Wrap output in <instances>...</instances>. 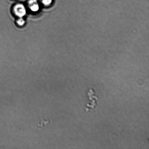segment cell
<instances>
[{"label": "cell", "instance_id": "1", "mask_svg": "<svg viewBox=\"0 0 149 149\" xmlns=\"http://www.w3.org/2000/svg\"><path fill=\"white\" fill-rule=\"evenodd\" d=\"M15 14L19 17H23L26 14V8L23 4L19 3L16 4L13 8Z\"/></svg>", "mask_w": 149, "mask_h": 149}, {"label": "cell", "instance_id": "2", "mask_svg": "<svg viewBox=\"0 0 149 149\" xmlns=\"http://www.w3.org/2000/svg\"><path fill=\"white\" fill-rule=\"evenodd\" d=\"M29 8L33 12H36L39 11V6L37 0H30L28 3Z\"/></svg>", "mask_w": 149, "mask_h": 149}, {"label": "cell", "instance_id": "3", "mask_svg": "<svg viewBox=\"0 0 149 149\" xmlns=\"http://www.w3.org/2000/svg\"><path fill=\"white\" fill-rule=\"evenodd\" d=\"M50 121L49 120H46L43 119L38 124L37 126L38 128H42L45 127L47 125H49Z\"/></svg>", "mask_w": 149, "mask_h": 149}, {"label": "cell", "instance_id": "4", "mask_svg": "<svg viewBox=\"0 0 149 149\" xmlns=\"http://www.w3.org/2000/svg\"><path fill=\"white\" fill-rule=\"evenodd\" d=\"M17 24L19 26H23L25 23V21L23 17H19L18 19L17 20Z\"/></svg>", "mask_w": 149, "mask_h": 149}, {"label": "cell", "instance_id": "5", "mask_svg": "<svg viewBox=\"0 0 149 149\" xmlns=\"http://www.w3.org/2000/svg\"><path fill=\"white\" fill-rule=\"evenodd\" d=\"M42 4L46 6H49L52 3V0H41Z\"/></svg>", "mask_w": 149, "mask_h": 149}]
</instances>
